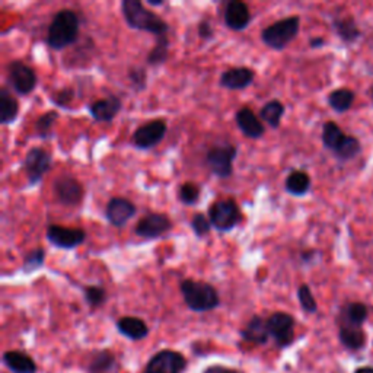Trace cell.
<instances>
[{
  "mask_svg": "<svg viewBox=\"0 0 373 373\" xmlns=\"http://www.w3.org/2000/svg\"><path fill=\"white\" fill-rule=\"evenodd\" d=\"M52 165L51 153L43 147H33L26 152L23 157V171L30 185H37L43 181Z\"/></svg>",
  "mask_w": 373,
  "mask_h": 373,
  "instance_id": "8",
  "label": "cell"
},
{
  "mask_svg": "<svg viewBox=\"0 0 373 373\" xmlns=\"http://www.w3.org/2000/svg\"><path fill=\"white\" fill-rule=\"evenodd\" d=\"M315 255H318V251L315 250H308V251H304L301 252V260L305 262V264H309L315 260Z\"/></svg>",
  "mask_w": 373,
  "mask_h": 373,
  "instance_id": "44",
  "label": "cell"
},
{
  "mask_svg": "<svg viewBox=\"0 0 373 373\" xmlns=\"http://www.w3.org/2000/svg\"><path fill=\"white\" fill-rule=\"evenodd\" d=\"M347 135H344V131L338 127L334 121H327L323 127V143L324 147L331 150L333 153L341 146Z\"/></svg>",
  "mask_w": 373,
  "mask_h": 373,
  "instance_id": "30",
  "label": "cell"
},
{
  "mask_svg": "<svg viewBox=\"0 0 373 373\" xmlns=\"http://www.w3.org/2000/svg\"><path fill=\"white\" fill-rule=\"evenodd\" d=\"M372 95H373V91H372Z\"/></svg>",
  "mask_w": 373,
  "mask_h": 373,
  "instance_id": "48",
  "label": "cell"
},
{
  "mask_svg": "<svg viewBox=\"0 0 373 373\" xmlns=\"http://www.w3.org/2000/svg\"><path fill=\"white\" fill-rule=\"evenodd\" d=\"M128 85L135 92H143L147 87V72L142 66H130L127 69Z\"/></svg>",
  "mask_w": 373,
  "mask_h": 373,
  "instance_id": "35",
  "label": "cell"
},
{
  "mask_svg": "<svg viewBox=\"0 0 373 373\" xmlns=\"http://www.w3.org/2000/svg\"><path fill=\"white\" fill-rule=\"evenodd\" d=\"M168 57H169V38H168V35L157 37L155 41V45L152 47V50L149 51V55L146 57L147 65L152 67L162 66L164 63H167Z\"/></svg>",
  "mask_w": 373,
  "mask_h": 373,
  "instance_id": "27",
  "label": "cell"
},
{
  "mask_svg": "<svg viewBox=\"0 0 373 373\" xmlns=\"http://www.w3.org/2000/svg\"><path fill=\"white\" fill-rule=\"evenodd\" d=\"M340 341L343 345L350 349V350H359L363 347L366 341L364 333L362 327H353V325H341L340 328Z\"/></svg>",
  "mask_w": 373,
  "mask_h": 373,
  "instance_id": "28",
  "label": "cell"
},
{
  "mask_svg": "<svg viewBox=\"0 0 373 373\" xmlns=\"http://www.w3.org/2000/svg\"><path fill=\"white\" fill-rule=\"evenodd\" d=\"M203 373H238V372L225 366H210Z\"/></svg>",
  "mask_w": 373,
  "mask_h": 373,
  "instance_id": "43",
  "label": "cell"
},
{
  "mask_svg": "<svg viewBox=\"0 0 373 373\" xmlns=\"http://www.w3.org/2000/svg\"><path fill=\"white\" fill-rule=\"evenodd\" d=\"M186 367L185 357L174 350H162L152 356L145 373H182Z\"/></svg>",
  "mask_w": 373,
  "mask_h": 373,
  "instance_id": "13",
  "label": "cell"
},
{
  "mask_svg": "<svg viewBox=\"0 0 373 373\" xmlns=\"http://www.w3.org/2000/svg\"><path fill=\"white\" fill-rule=\"evenodd\" d=\"M367 318V308L360 302L349 304L343 309V324L341 325H353L362 327Z\"/></svg>",
  "mask_w": 373,
  "mask_h": 373,
  "instance_id": "31",
  "label": "cell"
},
{
  "mask_svg": "<svg viewBox=\"0 0 373 373\" xmlns=\"http://www.w3.org/2000/svg\"><path fill=\"white\" fill-rule=\"evenodd\" d=\"M267 327L279 347H286L295 338V318L287 312L272 313L267 318Z\"/></svg>",
  "mask_w": 373,
  "mask_h": 373,
  "instance_id": "12",
  "label": "cell"
},
{
  "mask_svg": "<svg viewBox=\"0 0 373 373\" xmlns=\"http://www.w3.org/2000/svg\"><path fill=\"white\" fill-rule=\"evenodd\" d=\"M57 120H59V113L55 110L41 114L34 124L35 135L43 140H48L52 136V127H55Z\"/></svg>",
  "mask_w": 373,
  "mask_h": 373,
  "instance_id": "33",
  "label": "cell"
},
{
  "mask_svg": "<svg viewBox=\"0 0 373 373\" xmlns=\"http://www.w3.org/2000/svg\"><path fill=\"white\" fill-rule=\"evenodd\" d=\"M190 225L197 238H204L213 228L210 219L206 215H203V213H196V215L191 218Z\"/></svg>",
  "mask_w": 373,
  "mask_h": 373,
  "instance_id": "40",
  "label": "cell"
},
{
  "mask_svg": "<svg viewBox=\"0 0 373 373\" xmlns=\"http://www.w3.org/2000/svg\"><path fill=\"white\" fill-rule=\"evenodd\" d=\"M52 191H55L56 200L65 207H76L84 201L85 189L72 175H62L59 177L55 184H52Z\"/></svg>",
  "mask_w": 373,
  "mask_h": 373,
  "instance_id": "11",
  "label": "cell"
},
{
  "mask_svg": "<svg viewBox=\"0 0 373 373\" xmlns=\"http://www.w3.org/2000/svg\"><path fill=\"white\" fill-rule=\"evenodd\" d=\"M138 207L126 197H113L105 206V218L114 228H123L136 216Z\"/></svg>",
  "mask_w": 373,
  "mask_h": 373,
  "instance_id": "15",
  "label": "cell"
},
{
  "mask_svg": "<svg viewBox=\"0 0 373 373\" xmlns=\"http://www.w3.org/2000/svg\"><path fill=\"white\" fill-rule=\"evenodd\" d=\"M19 114V104L11 91L4 87L0 88V124H12Z\"/></svg>",
  "mask_w": 373,
  "mask_h": 373,
  "instance_id": "22",
  "label": "cell"
},
{
  "mask_svg": "<svg viewBox=\"0 0 373 373\" xmlns=\"http://www.w3.org/2000/svg\"><path fill=\"white\" fill-rule=\"evenodd\" d=\"M116 366V357L108 350L96 352L88 366L89 373H110Z\"/></svg>",
  "mask_w": 373,
  "mask_h": 373,
  "instance_id": "32",
  "label": "cell"
},
{
  "mask_svg": "<svg viewBox=\"0 0 373 373\" xmlns=\"http://www.w3.org/2000/svg\"><path fill=\"white\" fill-rule=\"evenodd\" d=\"M178 197L182 204L185 206H194L199 203L201 197V186L196 182H184L179 186Z\"/></svg>",
  "mask_w": 373,
  "mask_h": 373,
  "instance_id": "37",
  "label": "cell"
},
{
  "mask_svg": "<svg viewBox=\"0 0 373 373\" xmlns=\"http://www.w3.org/2000/svg\"><path fill=\"white\" fill-rule=\"evenodd\" d=\"M223 19L229 30L232 31H244L248 28L251 22L250 6L241 0H230L223 12Z\"/></svg>",
  "mask_w": 373,
  "mask_h": 373,
  "instance_id": "18",
  "label": "cell"
},
{
  "mask_svg": "<svg viewBox=\"0 0 373 373\" xmlns=\"http://www.w3.org/2000/svg\"><path fill=\"white\" fill-rule=\"evenodd\" d=\"M121 98L117 95H106L105 98L96 99L89 104L88 111L91 117L98 123H111L121 111Z\"/></svg>",
  "mask_w": 373,
  "mask_h": 373,
  "instance_id": "16",
  "label": "cell"
},
{
  "mask_svg": "<svg viewBox=\"0 0 373 373\" xmlns=\"http://www.w3.org/2000/svg\"><path fill=\"white\" fill-rule=\"evenodd\" d=\"M74 94L76 92L73 88L66 87V88H62L57 92L52 94L50 99L55 105H59V106H62V108H67V106L72 104V101L74 99Z\"/></svg>",
  "mask_w": 373,
  "mask_h": 373,
  "instance_id": "41",
  "label": "cell"
},
{
  "mask_svg": "<svg viewBox=\"0 0 373 373\" xmlns=\"http://www.w3.org/2000/svg\"><path fill=\"white\" fill-rule=\"evenodd\" d=\"M284 104L279 99H272L269 101L267 104L262 105V108L260 111V118L267 123L269 127L272 128H279L280 127V123H282V118L284 116Z\"/></svg>",
  "mask_w": 373,
  "mask_h": 373,
  "instance_id": "26",
  "label": "cell"
},
{
  "mask_svg": "<svg viewBox=\"0 0 373 373\" xmlns=\"http://www.w3.org/2000/svg\"><path fill=\"white\" fill-rule=\"evenodd\" d=\"M324 44H325V40H324V38H321V37L312 38V40L309 41V45H311L312 48H321Z\"/></svg>",
  "mask_w": 373,
  "mask_h": 373,
  "instance_id": "45",
  "label": "cell"
},
{
  "mask_svg": "<svg viewBox=\"0 0 373 373\" xmlns=\"http://www.w3.org/2000/svg\"><path fill=\"white\" fill-rule=\"evenodd\" d=\"M179 290L186 308L193 312H208L221 306L219 293L210 283L184 279L179 284Z\"/></svg>",
  "mask_w": 373,
  "mask_h": 373,
  "instance_id": "3",
  "label": "cell"
},
{
  "mask_svg": "<svg viewBox=\"0 0 373 373\" xmlns=\"http://www.w3.org/2000/svg\"><path fill=\"white\" fill-rule=\"evenodd\" d=\"M355 92L347 88L335 89L328 95V105L335 113H345L352 108V105L355 102Z\"/></svg>",
  "mask_w": 373,
  "mask_h": 373,
  "instance_id": "29",
  "label": "cell"
},
{
  "mask_svg": "<svg viewBox=\"0 0 373 373\" xmlns=\"http://www.w3.org/2000/svg\"><path fill=\"white\" fill-rule=\"evenodd\" d=\"M4 363L9 370L13 373H35L37 372V364L35 362L22 352H6L4 355Z\"/></svg>",
  "mask_w": 373,
  "mask_h": 373,
  "instance_id": "23",
  "label": "cell"
},
{
  "mask_svg": "<svg viewBox=\"0 0 373 373\" xmlns=\"http://www.w3.org/2000/svg\"><path fill=\"white\" fill-rule=\"evenodd\" d=\"M241 337L252 344H265L269 341L270 333L267 327V319L260 315H254L245 327L241 330Z\"/></svg>",
  "mask_w": 373,
  "mask_h": 373,
  "instance_id": "20",
  "label": "cell"
},
{
  "mask_svg": "<svg viewBox=\"0 0 373 373\" xmlns=\"http://www.w3.org/2000/svg\"><path fill=\"white\" fill-rule=\"evenodd\" d=\"M197 33H199V37L204 41H208L213 38V35H215V28H213V23L210 19H201L199 22V26H197Z\"/></svg>",
  "mask_w": 373,
  "mask_h": 373,
  "instance_id": "42",
  "label": "cell"
},
{
  "mask_svg": "<svg viewBox=\"0 0 373 373\" xmlns=\"http://www.w3.org/2000/svg\"><path fill=\"white\" fill-rule=\"evenodd\" d=\"M117 330L128 340L139 341L149 335V327L138 316H123L117 321Z\"/></svg>",
  "mask_w": 373,
  "mask_h": 373,
  "instance_id": "21",
  "label": "cell"
},
{
  "mask_svg": "<svg viewBox=\"0 0 373 373\" xmlns=\"http://www.w3.org/2000/svg\"><path fill=\"white\" fill-rule=\"evenodd\" d=\"M360 150H362L360 142L353 136H347L341 143V146L334 152V156L338 159V161H350V159L356 157L360 153Z\"/></svg>",
  "mask_w": 373,
  "mask_h": 373,
  "instance_id": "36",
  "label": "cell"
},
{
  "mask_svg": "<svg viewBox=\"0 0 373 373\" xmlns=\"http://www.w3.org/2000/svg\"><path fill=\"white\" fill-rule=\"evenodd\" d=\"M150 6H162L164 5V0H149L147 2Z\"/></svg>",
  "mask_w": 373,
  "mask_h": 373,
  "instance_id": "46",
  "label": "cell"
},
{
  "mask_svg": "<svg viewBox=\"0 0 373 373\" xmlns=\"http://www.w3.org/2000/svg\"><path fill=\"white\" fill-rule=\"evenodd\" d=\"M172 229V221L164 215V213H147L143 216L136 228L135 232L138 236L145 239H156L168 233Z\"/></svg>",
  "mask_w": 373,
  "mask_h": 373,
  "instance_id": "14",
  "label": "cell"
},
{
  "mask_svg": "<svg viewBox=\"0 0 373 373\" xmlns=\"http://www.w3.org/2000/svg\"><path fill=\"white\" fill-rule=\"evenodd\" d=\"M47 241L60 250H74L87 241V232L82 228H67L50 225L45 232Z\"/></svg>",
  "mask_w": 373,
  "mask_h": 373,
  "instance_id": "9",
  "label": "cell"
},
{
  "mask_svg": "<svg viewBox=\"0 0 373 373\" xmlns=\"http://www.w3.org/2000/svg\"><path fill=\"white\" fill-rule=\"evenodd\" d=\"M6 81L18 95L26 96L35 89L38 76L28 65H25L21 60H13L6 67Z\"/></svg>",
  "mask_w": 373,
  "mask_h": 373,
  "instance_id": "7",
  "label": "cell"
},
{
  "mask_svg": "<svg viewBox=\"0 0 373 373\" xmlns=\"http://www.w3.org/2000/svg\"><path fill=\"white\" fill-rule=\"evenodd\" d=\"M298 299H299V304L302 306V309L308 313H315L318 311V305H316V301L312 295L311 291V287L308 284H301L299 289H298Z\"/></svg>",
  "mask_w": 373,
  "mask_h": 373,
  "instance_id": "39",
  "label": "cell"
},
{
  "mask_svg": "<svg viewBox=\"0 0 373 373\" xmlns=\"http://www.w3.org/2000/svg\"><path fill=\"white\" fill-rule=\"evenodd\" d=\"M235 121L245 138L258 140L264 136L265 127L261 118L257 117V114L250 108V106H243L241 110H238L235 114Z\"/></svg>",
  "mask_w": 373,
  "mask_h": 373,
  "instance_id": "19",
  "label": "cell"
},
{
  "mask_svg": "<svg viewBox=\"0 0 373 373\" xmlns=\"http://www.w3.org/2000/svg\"><path fill=\"white\" fill-rule=\"evenodd\" d=\"M45 262V250L43 247H37L23 255L22 261V272L25 274H31L40 270Z\"/></svg>",
  "mask_w": 373,
  "mask_h": 373,
  "instance_id": "34",
  "label": "cell"
},
{
  "mask_svg": "<svg viewBox=\"0 0 373 373\" xmlns=\"http://www.w3.org/2000/svg\"><path fill=\"white\" fill-rule=\"evenodd\" d=\"M356 373H373V367H360L356 370Z\"/></svg>",
  "mask_w": 373,
  "mask_h": 373,
  "instance_id": "47",
  "label": "cell"
},
{
  "mask_svg": "<svg viewBox=\"0 0 373 373\" xmlns=\"http://www.w3.org/2000/svg\"><path fill=\"white\" fill-rule=\"evenodd\" d=\"M168 131V124L162 118L152 120L140 127L136 128L133 133V145H135L140 150H149L153 149L161 143Z\"/></svg>",
  "mask_w": 373,
  "mask_h": 373,
  "instance_id": "10",
  "label": "cell"
},
{
  "mask_svg": "<svg viewBox=\"0 0 373 373\" xmlns=\"http://www.w3.org/2000/svg\"><path fill=\"white\" fill-rule=\"evenodd\" d=\"M207 215L211 226L221 233L233 230L244 219L241 208H239L236 200L232 197L219 199L215 203H211Z\"/></svg>",
  "mask_w": 373,
  "mask_h": 373,
  "instance_id": "5",
  "label": "cell"
},
{
  "mask_svg": "<svg viewBox=\"0 0 373 373\" xmlns=\"http://www.w3.org/2000/svg\"><path fill=\"white\" fill-rule=\"evenodd\" d=\"M311 177L305 171H291L284 182V189L289 194L295 197H304L311 190Z\"/></svg>",
  "mask_w": 373,
  "mask_h": 373,
  "instance_id": "24",
  "label": "cell"
},
{
  "mask_svg": "<svg viewBox=\"0 0 373 373\" xmlns=\"http://www.w3.org/2000/svg\"><path fill=\"white\" fill-rule=\"evenodd\" d=\"M255 79V72L251 67L236 66L225 70L221 74V87L228 91H243L252 85Z\"/></svg>",
  "mask_w": 373,
  "mask_h": 373,
  "instance_id": "17",
  "label": "cell"
},
{
  "mask_svg": "<svg viewBox=\"0 0 373 373\" xmlns=\"http://www.w3.org/2000/svg\"><path fill=\"white\" fill-rule=\"evenodd\" d=\"M79 31H81L79 15L72 9H60L48 25L45 43L51 50L62 51L77 43Z\"/></svg>",
  "mask_w": 373,
  "mask_h": 373,
  "instance_id": "2",
  "label": "cell"
},
{
  "mask_svg": "<svg viewBox=\"0 0 373 373\" xmlns=\"http://www.w3.org/2000/svg\"><path fill=\"white\" fill-rule=\"evenodd\" d=\"M299 30L301 18L298 15L287 16L264 28L261 33V40L269 48L282 51L298 37Z\"/></svg>",
  "mask_w": 373,
  "mask_h": 373,
  "instance_id": "4",
  "label": "cell"
},
{
  "mask_svg": "<svg viewBox=\"0 0 373 373\" xmlns=\"http://www.w3.org/2000/svg\"><path fill=\"white\" fill-rule=\"evenodd\" d=\"M238 149L232 143H219L206 152V165L213 175L219 178H230L233 175V161Z\"/></svg>",
  "mask_w": 373,
  "mask_h": 373,
  "instance_id": "6",
  "label": "cell"
},
{
  "mask_svg": "<svg viewBox=\"0 0 373 373\" xmlns=\"http://www.w3.org/2000/svg\"><path fill=\"white\" fill-rule=\"evenodd\" d=\"M121 12L128 28L153 34L156 38L168 35V22L145 8L140 0H123Z\"/></svg>",
  "mask_w": 373,
  "mask_h": 373,
  "instance_id": "1",
  "label": "cell"
},
{
  "mask_svg": "<svg viewBox=\"0 0 373 373\" xmlns=\"http://www.w3.org/2000/svg\"><path fill=\"white\" fill-rule=\"evenodd\" d=\"M84 296L87 304L96 309L99 306H102L106 301V290L101 286H87L84 287Z\"/></svg>",
  "mask_w": 373,
  "mask_h": 373,
  "instance_id": "38",
  "label": "cell"
},
{
  "mask_svg": "<svg viewBox=\"0 0 373 373\" xmlns=\"http://www.w3.org/2000/svg\"><path fill=\"white\" fill-rule=\"evenodd\" d=\"M334 31L337 35L347 44L355 43L360 37V31L357 28V25L352 16H340L333 21Z\"/></svg>",
  "mask_w": 373,
  "mask_h": 373,
  "instance_id": "25",
  "label": "cell"
}]
</instances>
